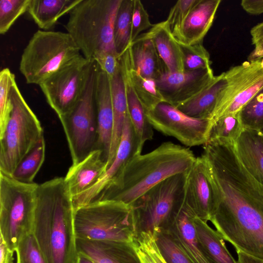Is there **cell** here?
Returning a JSON list of instances; mask_svg holds the SVG:
<instances>
[{
  "label": "cell",
  "instance_id": "cell-1",
  "mask_svg": "<svg viewBox=\"0 0 263 263\" xmlns=\"http://www.w3.org/2000/svg\"><path fill=\"white\" fill-rule=\"evenodd\" d=\"M215 195L210 221L236 251L263 259V184L246 169L234 142L203 146Z\"/></svg>",
  "mask_w": 263,
  "mask_h": 263
},
{
  "label": "cell",
  "instance_id": "cell-2",
  "mask_svg": "<svg viewBox=\"0 0 263 263\" xmlns=\"http://www.w3.org/2000/svg\"><path fill=\"white\" fill-rule=\"evenodd\" d=\"M73 214L64 177L39 184L32 234L47 263H77Z\"/></svg>",
  "mask_w": 263,
  "mask_h": 263
},
{
  "label": "cell",
  "instance_id": "cell-3",
  "mask_svg": "<svg viewBox=\"0 0 263 263\" xmlns=\"http://www.w3.org/2000/svg\"><path fill=\"white\" fill-rule=\"evenodd\" d=\"M196 158L190 148L170 141L163 142L151 152L132 157L97 201L114 200L131 205L160 182L186 173Z\"/></svg>",
  "mask_w": 263,
  "mask_h": 263
},
{
  "label": "cell",
  "instance_id": "cell-4",
  "mask_svg": "<svg viewBox=\"0 0 263 263\" xmlns=\"http://www.w3.org/2000/svg\"><path fill=\"white\" fill-rule=\"evenodd\" d=\"M121 2V0H81L69 12L65 25L67 32L86 59L94 62L95 57L102 52L116 51L114 29Z\"/></svg>",
  "mask_w": 263,
  "mask_h": 263
},
{
  "label": "cell",
  "instance_id": "cell-5",
  "mask_svg": "<svg viewBox=\"0 0 263 263\" xmlns=\"http://www.w3.org/2000/svg\"><path fill=\"white\" fill-rule=\"evenodd\" d=\"M76 238L133 243L138 235L130 205L114 200L95 201L74 211Z\"/></svg>",
  "mask_w": 263,
  "mask_h": 263
},
{
  "label": "cell",
  "instance_id": "cell-6",
  "mask_svg": "<svg viewBox=\"0 0 263 263\" xmlns=\"http://www.w3.org/2000/svg\"><path fill=\"white\" fill-rule=\"evenodd\" d=\"M80 53L67 32L39 30L23 51L19 69L27 83L39 85Z\"/></svg>",
  "mask_w": 263,
  "mask_h": 263
},
{
  "label": "cell",
  "instance_id": "cell-7",
  "mask_svg": "<svg viewBox=\"0 0 263 263\" xmlns=\"http://www.w3.org/2000/svg\"><path fill=\"white\" fill-rule=\"evenodd\" d=\"M13 109L0 136V173L11 177L22 159L44 136L38 118L22 96L16 82L11 90Z\"/></svg>",
  "mask_w": 263,
  "mask_h": 263
},
{
  "label": "cell",
  "instance_id": "cell-8",
  "mask_svg": "<svg viewBox=\"0 0 263 263\" xmlns=\"http://www.w3.org/2000/svg\"><path fill=\"white\" fill-rule=\"evenodd\" d=\"M38 186L0 173L1 236L14 252L21 240L32 233Z\"/></svg>",
  "mask_w": 263,
  "mask_h": 263
},
{
  "label": "cell",
  "instance_id": "cell-9",
  "mask_svg": "<svg viewBox=\"0 0 263 263\" xmlns=\"http://www.w3.org/2000/svg\"><path fill=\"white\" fill-rule=\"evenodd\" d=\"M186 174L172 176L151 188L130 206L138 234L153 233L167 224L183 204Z\"/></svg>",
  "mask_w": 263,
  "mask_h": 263
},
{
  "label": "cell",
  "instance_id": "cell-10",
  "mask_svg": "<svg viewBox=\"0 0 263 263\" xmlns=\"http://www.w3.org/2000/svg\"><path fill=\"white\" fill-rule=\"evenodd\" d=\"M96 65L95 62L85 92L74 108L59 117L65 133L74 165L95 149L98 124L95 99Z\"/></svg>",
  "mask_w": 263,
  "mask_h": 263
},
{
  "label": "cell",
  "instance_id": "cell-11",
  "mask_svg": "<svg viewBox=\"0 0 263 263\" xmlns=\"http://www.w3.org/2000/svg\"><path fill=\"white\" fill-rule=\"evenodd\" d=\"M95 62L81 54L43 82L39 86L59 117L71 111L83 96Z\"/></svg>",
  "mask_w": 263,
  "mask_h": 263
},
{
  "label": "cell",
  "instance_id": "cell-12",
  "mask_svg": "<svg viewBox=\"0 0 263 263\" xmlns=\"http://www.w3.org/2000/svg\"><path fill=\"white\" fill-rule=\"evenodd\" d=\"M226 84L220 91L210 119L213 123L236 114L263 88L260 59L247 61L224 72Z\"/></svg>",
  "mask_w": 263,
  "mask_h": 263
},
{
  "label": "cell",
  "instance_id": "cell-13",
  "mask_svg": "<svg viewBox=\"0 0 263 263\" xmlns=\"http://www.w3.org/2000/svg\"><path fill=\"white\" fill-rule=\"evenodd\" d=\"M145 114L153 128L186 146L204 145L208 141L212 125L210 119L191 117L165 102Z\"/></svg>",
  "mask_w": 263,
  "mask_h": 263
},
{
  "label": "cell",
  "instance_id": "cell-14",
  "mask_svg": "<svg viewBox=\"0 0 263 263\" xmlns=\"http://www.w3.org/2000/svg\"><path fill=\"white\" fill-rule=\"evenodd\" d=\"M214 77L212 69L165 71L155 80L165 102L176 107L198 95Z\"/></svg>",
  "mask_w": 263,
  "mask_h": 263
},
{
  "label": "cell",
  "instance_id": "cell-15",
  "mask_svg": "<svg viewBox=\"0 0 263 263\" xmlns=\"http://www.w3.org/2000/svg\"><path fill=\"white\" fill-rule=\"evenodd\" d=\"M183 205L203 221H210L215 206V195L201 155L196 157L186 174Z\"/></svg>",
  "mask_w": 263,
  "mask_h": 263
},
{
  "label": "cell",
  "instance_id": "cell-16",
  "mask_svg": "<svg viewBox=\"0 0 263 263\" xmlns=\"http://www.w3.org/2000/svg\"><path fill=\"white\" fill-rule=\"evenodd\" d=\"M139 154L135 134L128 114L120 144L112 163L96 184L83 193L72 198L74 211L97 201L100 194L126 162L134 155Z\"/></svg>",
  "mask_w": 263,
  "mask_h": 263
},
{
  "label": "cell",
  "instance_id": "cell-17",
  "mask_svg": "<svg viewBox=\"0 0 263 263\" xmlns=\"http://www.w3.org/2000/svg\"><path fill=\"white\" fill-rule=\"evenodd\" d=\"M95 99L96 107L98 138L95 149L102 151L107 161L112 138L114 114L110 80L107 74L96 64Z\"/></svg>",
  "mask_w": 263,
  "mask_h": 263
},
{
  "label": "cell",
  "instance_id": "cell-18",
  "mask_svg": "<svg viewBox=\"0 0 263 263\" xmlns=\"http://www.w3.org/2000/svg\"><path fill=\"white\" fill-rule=\"evenodd\" d=\"M220 3V0H198L180 27L172 32L177 42L184 45L203 42Z\"/></svg>",
  "mask_w": 263,
  "mask_h": 263
},
{
  "label": "cell",
  "instance_id": "cell-19",
  "mask_svg": "<svg viewBox=\"0 0 263 263\" xmlns=\"http://www.w3.org/2000/svg\"><path fill=\"white\" fill-rule=\"evenodd\" d=\"M76 244L77 252L96 263H141L133 243L76 238Z\"/></svg>",
  "mask_w": 263,
  "mask_h": 263
},
{
  "label": "cell",
  "instance_id": "cell-20",
  "mask_svg": "<svg viewBox=\"0 0 263 263\" xmlns=\"http://www.w3.org/2000/svg\"><path fill=\"white\" fill-rule=\"evenodd\" d=\"M194 215L183 204L164 228L169 230L192 263H211L197 239L193 221Z\"/></svg>",
  "mask_w": 263,
  "mask_h": 263
},
{
  "label": "cell",
  "instance_id": "cell-21",
  "mask_svg": "<svg viewBox=\"0 0 263 263\" xmlns=\"http://www.w3.org/2000/svg\"><path fill=\"white\" fill-rule=\"evenodd\" d=\"M107 169V163L99 149L91 152L78 163L71 165L64 180L71 197H75L96 184Z\"/></svg>",
  "mask_w": 263,
  "mask_h": 263
},
{
  "label": "cell",
  "instance_id": "cell-22",
  "mask_svg": "<svg viewBox=\"0 0 263 263\" xmlns=\"http://www.w3.org/2000/svg\"><path fill=\"white\" fill-rule=\"evenodd\" d=\"M133 66L142 76L154 80L167 71L154 44L146 33L140 34L130 45Z\"/></svg>",
  "mask_w": 263,
  "mask_h": 263
},
{
  "label": "cell",
  "instance_id": "cell-23",
  "mask_svg": "<svg viewBox=\"0 0 263 263\" xmlns=\"http://www.w3.org/2000/svg\"><path fill=\"white\" fill-rule=\"evenodd\" d=\"M236 153L248 171L263 184V133L243 129L235 144Z\"/></svg>",
  "mask_w": 263,
  "mask_h": 263
},
{
  "label": "cell",
  "instance_id": "cell-24",
  "mask_svg": "<svg viewBox=\"0 0 263 263\" xmlns=\"http://www.w3.org/2000/svg\"><path fill=\"white\" fill-rule=\"evenodd\" d=\"M110 80L114 125L110 148L107 161V168L112 163L116 156L128 115L124 77L121 63L120 68Z\"/></svg>",
  "mask_w": 263,
  "mask_h": 263
},
{
  "label": "cell",
  "instance_id": "cell-25",
  "mask_svg": "<svg viewBox=\"0 0 263 263\" xmlns=\"http://www.w3.org/2000/svg\"><path fill=\"white\" fill-rule=\"evenodd\" d=\"M146 34L153 41L167 71H183L180 45L173 35L166 21L153 24Z\"/></svg>",
  "mask_w": 263,
  "mask_h": 263
},
{
  "label": "cell",
  "instance_id": "cell-26",
  "mask_svg": "<svg viewBox=\"0 0 263 263\" xmlns=\"http://www.w3.org/2000/svg\"><path fill=\"white\" fill-rule=\"evenodd\" d=\"M120 60L124 74L129 80L145 112L153 109L159 103L165 102L157 87L156 80L142 76L134 68L129 47L120 57Z\"/></svg>",
  "mask_w": 263,
  "mask_h": 263
},
{
  "label": "cell",
  "instance_id": "cell-27",
  "mask_svg": "<svg viewBox=\"0 0 263 263\" xmlns=\"http://www.w3.org/2000/svg\"><path fill=\"white\" fill-rule=\"evenodd\" d=\"M226 84L224 72L215 76L196 96L176 107L185 115L196 119H210L219 95Z\"/></svg>",
  "mask_w": 263,
  "mask_h": 263
},
{
  "label": "cell",
  "instance_id": "cell-28",
  "mask_svg": "<svg viewBox=\"0 0 263 263\" xmlns=\"http://www.w3.org/2000/svg\"><path fill=\"white\" fill-rule=\"evenodd\" d=\"M81 0H30L27 12L41 29L52 28L64 15L69 13Z\"/></svg>",
  "mask_w": 263,
  "mask_h": 263
},
{
  "label": "cell",
  "instance_id": "cell-29",
  "mask_svg": "<svg viewBox=\"0 0 263 263\" xmlns=\"http://www.w3.org/2000/svg\"><path fill=\"white\" fill-rule=\"evenodd\" d=\"M193 221L199 243L211 263H237L226 248L224 240L216 230L195 215Z\"/></svg>",
  "mask_w": 263,
  "mask_h": 263
},
{
  "label": "cell",
  "instance_id": "cell-30",
  "mask_svg": "<svg viewBox=\"0 0 263 263\" xmlns=\"http://www.w3.org/2000/svg\"><path fill=\"white\" fill-rule=\"evenodd\" d=\"M124 77L128 112L135 134L138 152L141 154L145 142L153 139V128L146 118L145 109L129 80L124 74Z\"/></svg>",
  "mask_w": 263,
  "mask_h": 263
},
{
  "label": "cell",
  "instance_id": "cell-31",
  "mask_svg": "<svg viewBox=\"0 0 263 263\" xmlns=\"http://www.w3.org/2000/svg\"><path fill=\"white\" fill-rule=\"evenodd\" d=\"M134 0H121L114 24V40L120 57L130 45L132 16Z\"/></svg>",
  "mask_w": 263,
  "mask_h": 263
},
{
  "label": "cell",
  "instance_id": "cell-32",
  "mask_svg": "<svg viewBox=\"0 0 263 263\" xmlns=\"http://www.w3.org/2000/svg\"><path fill=\"white\" fill-rule=\"evenodd\" d=\"M45 157V141L44 136L22 159L11 177L25 183H33V180L42 166Z\"/></svg>",
  "mask_w": 263,
  "mask_h": 263
},
{
  "label": "cell",
  "instance_id": "cell-33",
  "mask_svg": "<svg viewBox=\"0 0 263 263\" xmlns=\"http://www.w3.org/2000/svg\"><path fill=\"white\" fill-rule=\"evenodd\" d=\"M243 129L238 112L223 116L212 123L208 141L236 142Z\"/></svg>",
  "mask_w": 263,
  "mask_h": 263
},
{
  "label": "cell",
  "instance_id": "cell-34",
  "mask_svg": "<svg viewBox=\"0 0 263 263\" xmlns=\"http://www.w3.org/2000/svg\"><path fill=\"white\" fill-rule=\"evenodd\" d=\"M179 44L182 53L183 71L212 69L210 54L203 45V42L193 45Z\"/></svg>",
  "mask_w": 263,
  "mask_h": 263
},
{
  "label": "cell",
  "instance_id": "cell-35",
  "mask_svg": "<svg viewBox=\"0 0 263 263\" xmlns=\"http://www.w3.org/2000/svg\"><path fill=\"white\" fill-rule=\"evenodd\" d=\"M154 234L160 252L167 263H192L167 229L161 228Z\"/></svg>",
  "mask_w": 263,
  "mask_h": 263
},
{
  "label": "cell",
  "instance_id": "cell-36",
  "mask_svg": "<svg viewBox=\"0 0 263 263\" xmlns=\"http://www.w3.org/2000/svg\"><path fill=\"white\" fill-rule=\"evenodd\" d=\"M16 83L15 76L8 68L0 72V136L7 126L13 105L11 99V90Z\"/></svg>",
  "mask_w": 263,
  "mask_h": 263
},
{
  "label": "cell",
  "instance_id": "cell-37",
  "mask_svg": "<svg viewBox=\"0 0 263 263\" xmlns=\"http://www.w3.org/2000/svg\"><path fill=\"white\" fill-rule=\"evenodd\" d=\"M244 129H263V88L238 112Z\"/></svg>",
  "mask_w": 263,
  "mask_h": 263
},
{
  "label": "cell",
  "instance_id": "cell-38",
  "mask_svg": "<svg viewBox=\"0 0 263 263\" xmlns=\"http://www.w3.org/2000/svg\"><path fill=\"white\" fill-rule=\"evenodd\" d=\"M30 0H1L0 33L5 34L17 18L27 11Z\"/></svg>",
  "mask_w": 263,
  "mask_h": 263
},
{
  "label": "cell",
  "instance_id": "cell-39",
  "mask_svg": "<svg viewBox=\"0 0 263 263\" xmlns=\"http://www.w3.org/2000/svg\"><path fill=\"white\" fill-rule=\"evenodd\" d=\"M15 253L16 263H47L32 233L21 240Z\"/></svg>",
  "mask_w": 263,
  "mask_h": 263
},
{
  "label": "cell",
  "instance_id": "cell-40",
  "mask_svg": "<svg viewBox=\"0 0 263 263\" xmlns=\"http://www.w3.org/2000/svg\"><path fill=\"white\" fill-rule=\"evenodd\" d=\"M149 15L140 0H134L132 16L130 44L144 30L153 26Z\"/></svg>",
  "mask_w": 263,
  "mask_h": 263
},
{
  "label": "cell",
  "instance_id": "cell-41",
  "mask_svg": "<svg viewBox=\"0 0 263 263\" xmlns=\"http://www.w3.org/2000/svg\"><path fill=\"white\" fill-rule=\"evenodd\" d=\"M198 0H179L172 7L165 20L172 32L178 29Z\"/></svg>",
  "mask_w": 263,
  "mask_h": 263
},
{
  "label": "cell",
  "instance_id": "cell-42",
  "mask_svg": "<svg viewBox=\"0 0 263 263\" xmlns=\"http://www.w3.org/2000/svg\"><path fill=\"white\" fill-rule=\"evenodd\" d=\"M94 62L109 78H111L120 67V57L116 51L102 52L95 57Z\"/></svg>",
  "mask_w": 263,
  "mask_h": 263
},
{
  "label": "cell",
  "instance_id": "cell-43",
  "mask_svg": "<svg viewBox=\"0 0 263 263\" xmlns=\"http://www.w3.org/2000/svg\"><path fill=\"white\" fill-rule=\"evenodd\" d=\"M135 240L148 253L155 263H167L160 252L154 233L141 232Z\"/></svg>",
  "mask_w": 263,
  "mask_h": 263
},
{
  "label": "cell",
  "instance_id": "cell-44",
  "mask_svg": "<svg viewBox=\"0 0 263 263\" xmlns=\"http://www.w3.org/2000/svg\"><path fill=\"white\" fill-rule=\"evenodd\" d=\"M252 43L254 46L248 57V61L263 58V21L253 27L250 30Z\"/></svg>",
  "mask_w": 263,
  "mask_h": 263
},
{
  "label": "cell",
  "instance_id": "cell-45",
  "mask_svg": "<svg viewBox=\"0 0 263 263\" xmlns=\"http://www.w3.org/2000/svg\"><path fill=\"white\" fill-rule=\"evenodd\" d=\"M240 5L249 14L258 15L263 13V0H242Z\"/></svg>",
  "mask_w": 263,
  "mask_h": 263
},
{
  "label": "cell",
  "instance_id": "cell-46",
  "mask_svg": "<svg viewBox=\"0 0 263 263\" xmlns=\"http://www.w3.org/2000/svg\"><path fill=\"white\" fill-rule=\"evenodd\" d=\"M14 253L0 236V263H14Z\"/></svg>",
  "mask_w": 263,
  "mask_h": 263
},
{
  "label": "cell",
  "instance_id": "cell-47",
  "mask_svg": "<svg viewBox=\"0 0 263 263\" xmlns=\"http://www.w3.org/2000/svg\"><path fill=\"white\" fill-rule=\"evenodd\" d=\"M133 245L141 263H155L148 253L136 240L133 242Z\"/></svg>",
  "mask_w": 263,
  "mask_h": 263
},
{
  "label": "cell",
  "instance_id": "cell-48",
  "mask_svg": "<svg viewBox=\"0 0 263 263\" xmlns=\"http://www.w3.org/2000/svg\"><path fill=\"white\" fill-rule=\"evenodd\" d=\"M237 263H263V259L249 255L241 251H236Z\"/></svg>",
  "mask_w": 263,
  "mask_h": 263
},
{
  "label": "cell",
  "instance_id": "cell-49",
  "mask_svg": "<svg viewBox=\"0 0 263 263\" xmlns=\"http://www.w3.org/2000/svg\"><path fill=\"white\" fill-rule=\"evenodd\" d=\"M77 253V263H96L91 258L83 254L78 252Z\"/></svg>",
  "mask_w": 263,
  "mask_h": 263
},
{
  "label": "cell",
  "instance_id": "cell-50",
  "mask_svg": "<svg viewBox=\"0 0 263 263\" xmlns=\"http://www.w3.org/2000/svg\"><path fill=\"white\" fill-rule=\"evenodd\" d=\"M260 64L261 67L263 68V58L260 59Z\"/></svg>",
  "mask_w": 263,
  "mask_h": 263
},
{
  "label": "cell",
  "instance_id": "cell-51",
  "mask_svg": "<svg viewBox=\"0 0 263 263\" xmlns=\"http://www.w3.org/2000/svg\"><path fill=\"white\" fill-rule=\"evenodd\" d=\"M261 130V132H262V133H263V129H262Z\"/></svg>",
  "mask_w": 263,
  "mask_h": 263
}]
</instances>
